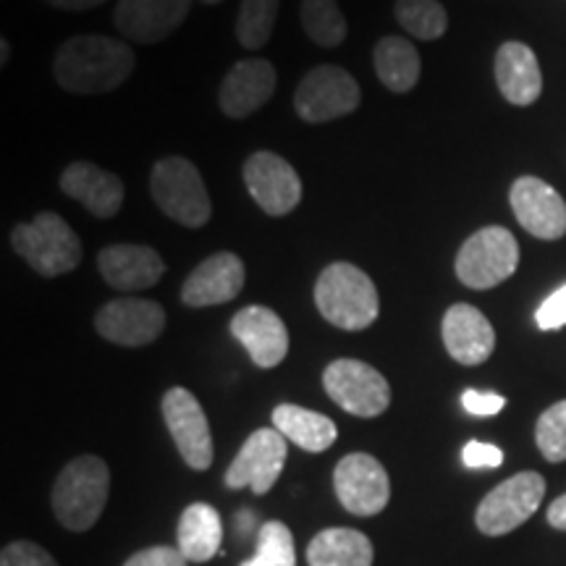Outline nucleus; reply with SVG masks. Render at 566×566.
Instances as JSON below:
<instances>
[{"mask_svg":"<svg viewBox=\"0 0 566 566\" xmlns=\"http://www.w3.org/2000/svg\"><path fill=\"white\" fill-rule=\"evenodd\" d=\"M137 55L124 40L105 34H76L53 55V76L71 95H103L129 80Z\"/></svg>","mask_w":566,"mask_h":566,"instance_id":"obj_1","label":"nucleus"},{"mask_svg":"<svg viewBox=\"0 0 566 566\" xmlns=\"http://www.w3.org/2000/svg\"><path fill=\"white\" fill-rule=\"evenodd\" d=\"M315 307L342 331H365L378 321L380 296L370 275L352 263H331L317 275Z\"/></svg>","mask_w":566,"mask_h":566,"instance_id":"obj_2","label":"nucleus"},{"mask_svg":"<svg viewBox=\"0 0 566 566\" xmlns=\"http://www.w3.org/2000/svg\"><path fill=\"white\" fill-rule=\"evenodd\" d=\"M111 493V470L101 457H76L55 478L51 504L59 522L71 533H84L101 520Z\"/></svg>","mask_w":566,"mask_h":566,"instance_id":"obj_3","label":"nucleus"},{"mask_svg":"<svg viewBox=\"0 0 566 566\" xmlns=\"http://www.w3.org/2000/svg\"><path fill=\"white\" fill-rule=\"evenodd\" d=\"M11 247L34 273L59 279L76 271L82 263V244L74 229L59 212H38L30 223H19L11 231Z\"/></svg>","mask_w":566,"mask_h":566,"instance_id":"obj_4","label":"nucleus"},{"mask_svg":"<svg viewBox=\"0 0 566 566\" xmlns=\"http://www.w3.org/2000/svg\"><path fill=\"white\" fill-rule=\"evenodd\" d=\"M150 195L158 208L184 229H202L212 216V202L192 160L168 155L150 174Z\"/></svg>","mask_w":566,"mask_h":566,"instance_id":"obj_5","label":"nucleus"},{"mask_svg":"<svg viewBox=\"0 0 566 566\" xmlns=\"http://www.w3.org/2000/svg\"><path fill=\"white\" fill-rule=\"evenodd\" d=\"M520 265V244L504 226H485L462 244L457 254V279L467 289L485 292L499 286Z\"/></svg>","mask_w":566,"mask_h":566,"instance_id":"obj_6","label":"nucleus"},{"mask_svg":"<svg viewBox=\"0 0 566 566\" xmlns=\"http://www.w3.org/2000/svg\"><path fill=\"white\" fill-rule=\"evenodd\" d=\"M363 103V90L349 71L342 66H315L304 74L294 92L296 116L307 124H328L349 116Z\"/></svg>","mask_w":566,"mask_h":566,"instance_id":"obj_7","label":"nucleus"},{"mask_svg":"<svg viewBox=\"0 0 566 566\" xmlns=\"http://www.w3.org/2000/svg\"><path fill=\"white\" fill-rule=\"evenodd\" d=\"M543 495H546V480L537 472H520V475L504 480L480 501L475 512V525L483 535L499 537L522 527L537 512Z\"/></svg>","mask_w":566,"mask_h":566,"instance_id":"obj_8","label":"nucleus"},{"mask_svg":"<svg viewBox=\"0 0 566 566\" xmlns=\"http://www.w3.org/2000/svg\"><path fill=\"white\" fill-rule=\"evenodd\" d=\"M323 388L344 412L354 417H378L391 405V386L363 359H336L325 367Z\"/></svg>","mask_w":566,"mask_h":566,"instance_id":"obj_9","label":"nucleus"},{"mask_svg":"<svg viewBox=\"0 0 566 566\" xmlns=\"http://www.w3.org/2000/svg\"><path fill=\"white\" fill-rule=\"evenodd\" d=\"M160 407L168 433H171L176 449H179L187 467H192L197 472L210 470L216 449H212L210 422L197 396L187 391V388L176 386L163 396Z\"/></svg>","mask_w":566,"mask_h":566,"instance_id":"obj_10","label":"nucleus"},{"mask_svg":"<svg viewBox=\"0 0 566 566\" xmlns=\"http://www.w3.org/2000/svg\"><path fill=\"white\" fill-rule=\"evenodd\" d=\"M338 501L354 516L380 514L391 501V480L386 467L370 454H346L334 470Z\"/></svg>","mask_w":566,"mask_h":566,"instance_id":"obj_11","label":"nucleus"},{"mask_svg":"<svg viewBox=\"0 0 566 566\" xmlns=\"http://www.w3.org/2000/svg\"><path fill=\"white\" fill-rule=\"evenodd\" d=\"M286 438L275 428H260L247 438L242 449L226 470V485L231 491L252 488L254 495H265L279 483L283 467H286Z\"/></svg>","mask_w":566,"mask_h":566,"instance_id":"obj_12","label":"nucleus"},{"mask_svg":"<svg viewBox=\"0 0 566 566\" xmlns=\"http://www.w3.org/2000/svg\"><path fill=\"white\" fill-rule=\"evenodd\" d=\"M244 184L268 216H289L302 202L300 174L275 153H252L244 163Z\"/></svg>","mask_w":566,"mask_h":566,"instance_id":"obj_13","label":"nucleus"},{"mask_svg":"<svg viewBox=\"0 0 566 566\" xmlns=\"http://www.w3.org/2000/svg\"><path fill=\"white\" fill-rule=\"evenodd\" d=\"M166 328V310L153 300L124 296L103 304L95 315V331L118 346H147L158 342Z\"/></svg>","mask_w":566,"mask_h":566,"instance_id":"obj_14","label":"nucleus"},{"mask_svg":"<svg viewBox=\"0 0 566 566\" xmlns=\"http://www.w3.org/2000/svg\"><path fill=\"white\" fill-rule=\"evenodd\" d=\"M192 0H118L113 24L137 45H158L187 21Z\"/></svg>","mask_w":566,"mask_h":566,"instance_id":"obj_15","label":"nucleus"},{"mask_svg":"<svg viewBox=\"0 0 566 566\" xmlns=\"http://www.w3.org/2000/svg\"><path fill=\"white\" fill-rule=\"evenodd\" d=\"M512 210L522 229L533 233L535 239L543 242H556L566 233V202L551 184L537 176H522L514 181Z\"/></svg>","mask_w":566,"mask_h":566,"instance_id":"obj_16","label":"nucleus"},{"mask_svg":"<svg viewBox=\"0 0 566 566\" xmlns=\"http://www.w3.org/2000/svg\"><path fill=\"white\" fill-rule=\"evenodd\" d=\"M275 84H279V74H275L271 61H239L223 76L221 90H218V105H221V111L229 118H233V122L250 118L254 111H260L271 101Z\"/></svg>","mask_w":566,"mask_h":566,"instance_id":"obj_17","label":"nucleus"},{"mask_svg":"<svg viewBox=\"0 0 566 566\" xmlns=\"http://www.w3.org/2000/svg\"><path fill=\"white\" fill-rule=\"evenodd\" d=\"M231 334L250 352L252 363L263 370L279 367L289 354V328L279 313L263 304H250L231 317Z\"/></svg>","mask_w":566,"mask_h":566,"instance_id":"obj_18","label":"nucleus"},{"mask_svg":"<svg viewBox=\"0 0 566 566\" xmlns=\"http://www.w3.org/2000/svg\"><path fill=\"white\" fill-rule=\"evenodd\" d=\"M244 263L233 252H216L205 258L181 286V302L187 307H216L237 300L244 289Z\"/></svg>","mask_w":566,"mask_h":566,"instance_id":"obj_19","label":"nucleus"},{"mask_svg":"<svg viewBox=\"0 0 566 566\" xmlns=\"http://www.w3.org/2000/svg\"><path fill=\"white\" fill-rule=\"evenodd\" d=\"M105 283L118 292H145L166 273V260L145 244H111L97 254Z\"/></svg>","mask_w":566,"mask_h":566,"instance_id":"obj_20","label":"nucleus"},{"mask_svg":"<svg viewBox=\"0 0 566 566\" xmlns=\"http://www.w3.org/2000/svg\"><path fill=\"white\" fill-rule=\"evenodd\" d=\"M59 184L63 195L82 202L84 210L103 221L116 216L124 205V181L90 160H74L63 168Z\"/></svg>","mask_w":566,"mask_h":566,"instance_id":"obj_21","label":"nucleus"},{"mask_svg":"<svg viewBox=\"0 0 566 566\" xmlns=\"http://www.w3.org/2000/svg\"><path fill=\"white\" fill-rule=\"evenodd\" d=\"M441 334L446 352L459 365H483L495 349V331L491 321L478 307H472V304H451L443 315Z\"/></svg>","mask_w":566,"mask_h":566,"instance_id":"obj_22","label":"nucleus"},{"mask_svg":"<svg viewBox=\"0 0 566 566\" xmlns=\"http://www.w3.org/2000/svg\"><path fill=\"white\" fill-rule=\"evenodd\" d=\"M495 82L512 105H533L543 92L541 63L525 42H504L495 53Z\"/></svg>","mask_w":566,"mask_h":566,"instance_id":"obj_23","label":"nucleus"},{"mask_svg":"<svg viewBox=\"0 0 566 566\" xmlns=\"http://www.w3.org/2000/svg\"><path fill=\"white\" fill-rule=\"evenodd\" d=\"M273 428L279 430L286 441L296 443L300 449L310 451V454H323V451H328L338 438V428L331 417L296 405L275 407Z\"/></svg>","mask_w":566,"mask_h":566,"instance_id":"obj_24","label":"nucleus"},{"mask_svg":"<svg viewBox=\"0 0 566 566\" xmlns=\"http://www.w3.org/2000/svg\"><path fill=\"white\" fill-rule=\"evenodd\" d=\"M179 551L187 562L205 564L212 556H218L223 543V522L221 514L216 512L210 504H189L184 509L179 520Z\"/></svg>","mask_w":566,"mask_h":566,"instance_id":"obj_25","label":"nucleus"},{"mask_svg":"<svg viewBox=\"0 0 566 566\" xmlns=\"http://www.w3.org/2000/svg\"><path fill=\"white\" fill-rule=\"evenodd\" d=\"M373 63L375 74L384 82V87L396 92V95H405V92L415 90L417 82H420L422 59L407 38L388 34V38L375 42Z\"/></svg>","mask_w":566,"mask_h":566,"instance_id":"obj_26","label":"nucleus"},{"mask_svg":"<svg viewBox=\"0 0 566 566\" xmlns=\"http://www.w3.org/2000/svg\"><path fill=\"white\" fill-rule=\"evenodd\" d=\"M370 537L352 527H328L307 546L310 566H373Z\"/></svg>","mask_w":566,"mask_h":566,"instance_id":"obj_27","label":"nucleus"},{"mask_svg":"<svg viewBox=\"0 0 566 566\" xmlns=\"http://www.w3.org/2000/svg\"><path fill=\"white\" fill-rule=\"evenodd\" d=\"M300 21L304 34L321 48H338L349 32L338 0H302Z\"/></svg>","mask_w":566,"mask_h":566,"instance_id":"obj_28","label":"nucleus"},{"mask_svg":"<svg viewBox=\"0 0 566 566\" xmlns=\"http://www.w3.org/2000/svg\"><path fill=\"white\" fill-rule=\"evenodd\" d=\"M394 17L415 40H441L449 30V13L438 0H396Z\"/></svg>","mask_w":566,"mask_h":566,"instance_id":"obj_29","label":"nucleus"},{"mask_svg":"<svg viewBox=\"0 0 566 566\" xmlns=\"http://www.w3.org/2000/svg\"><path fill=\"white\" fill-rule=\"evenodd\" d=\"M281 0H242L237 11V40L247 51H263L279 21Z\"/></svg>","mask_w":566,"mask_h":566,"instance_id":"obj_30","label":"nucleus"},{"mask_svg":"<svg viewBox=\"0 0 566 566\" xmlns=\"http://www.w3.org/2000/svg\"><path fill=\"white\" fill-rule=\"evenodd\" d=\"M239 566H296V546L292 530L279 520L260 525L254 556Z\"/></svg>","mask_w":566,"mask_h":566,"instance_id":"obj_31","label":"nucleus"},{"mask_svg":"<svg viewBox=\"0 0 566 566\" xmlns=\"http://www.w3.org/2000/svg\"><path fill=\"white\" fill-rule=\"evenodd\" d=\"M535 441L548 462H566V399L541 415L535 428Z\"/></svg>","mask_w":566,"mask_h":566,"instance_id":"obj_32","label":"nucleus"},{"mask_svg":"<svg viewBox=\"0 0 566 566\" xmlns=\"http://www.w3.org/2000/svg\"><path fill=\"white\" fill-rule=\"evenodd\" d=\"M0 566H59V564H55V558L48 554L45 548H40L38 543L17 541L3 548V554H0Z\"/></svg>","mask_w":566,"mask_h":566,"instance_id":"obj_33","label":"nucleus"},{"mask_svg":"<svg viewBox=\"0 0 566 566\" xmlns=\"http://www.w3.org/2000/svg\"><path fill=\"white\" fill-rule=\"evenodd\" d=\"M462 462L470 470H495V467L504 464V451L493 443L470 441L462 449Z\"/></svg>","mask_w":566,"mask_h":566,"instance_id":"obj_34","label":"nucleus"},{"mask_svg":"<svg viewBox=\"0 0 566 566\" xmlns=\"http://www.w3.org/2000/svg\"><path fill=\"white\" fill-rule=\"evenodd\" d=\"M535 321H537V328L541 331H558L566 325V286L558 289L548 296L546 302L537 307L535 313Z\"/></svg>","mask_w":566,"mask_h":566,"instance_id":"obj_35","label":"nucleus"},{"mask_svg":"<svg viewBox=\"0 0 566 566\" xmlns=\"http://www.w3.org/2000/svg\"><path fill=\"white\" fill-rule=\"evenodd\" d=\"M462 407L475 417H493L506 407V399L501 394L475 391V388H467V391L462 394Z\"/></svg>","mask_w":566,"mask_h":566,"instance_id":"obj_36","label":"nucleus"},{"mask_svg":"<svg viewBox=\"0 0 566 566\" xmlns=\"http://www.w3.org/2000/svg\"><path fill=\"white\" fill-rule=\"evenodd\" d=\"M124 566H187V558L181 556L179 548L153 546L134 554Z\"/></svg>","mask_w":566,"mask_h":566,"instance_id":"obj_37","label":"nucleus"},{"mask_svg":"<svg viewBox=\"0 0 566 566\" xmlns=\"http://www.w3.org/2000/svg\"><path fill=\"white\" fill-rule=\"evenodd\" d=\"M45 3L61 11H92L97 6H105L108 0H45Z\"/></svg>","mask_w":566,"mask_h":566,"instance_id":"obj_38","label":"nucleus"},{"mask_svg":"<svg viewBox=\"0 0 566 566\" xmlns=\"http://www.w3.org/2000/svg\"><path fill=\"white\" fill-rule=\"evenodd\" d=\"M548 525L556 530H566V493L558 495L554 504L548 506Z\"/></svg>","mask_w":566,"mask_h":566,"instance_id":"obj_39","label":"nucleus"},{"mask_svg":"<svg viewBox=\"0 0 566 566\" xmlns=\"http://www.w3.org/2000/svg\"><path fill=\"white\" fill-rule=\"evenodd\" d=\"M9 59H11V45H9V40L0 38V66H6V63H9Z\"/></svg>","mask_w":566,"mask_h":566,"instance_id":"obj_40","label":"nucleus"},{"mask_svg":"<svg viewBox=\"0 0 566 566\" xmlns=\"http://www.w3.org/2000/svg\"><path fill=\"white\" fill-rule=\"evenodd\" d=\"M202 3H208V6H216V3H223V0H202Z\"/></svg>","mask_w":566,"mask_h":566,"instance_id":"obj_41","label":"nucleus"}]
</instances>
